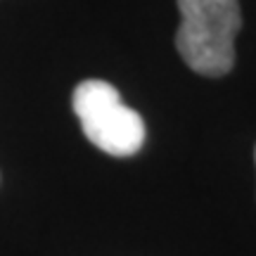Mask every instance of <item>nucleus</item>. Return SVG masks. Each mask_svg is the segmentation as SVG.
I'll list each match as a JSON object with an SVG mask.
<instances>
[{
	"instance_id": "1",
	"label": "nucleus",
	"mask_w": 256,
	"mask_h": 256,
	"mask_svg": "<svg viewBox=\"0 0 256 256\" xmlns=\"http://www.w3.org/2000/svg\"><path fill=\"white\" fill-rule=\"evenodd\" d=\"M180 26L176 48L202 76H226L235 64V36L242 28L238 0H178Z\"/></svg>"
},
{
	"instance_id": "2",
	"label": "nucleus",
	"mask_w": 256,
	"mask_h": 256,
	"mask_svg": "<svg viewBox=\"0 0 256 256\" xmlns=\"http://www.w3.org/2000/svg\"><path fill=\"white\" fill-rule=\"evenodd\" d=\"M74 114L86 138L112 156H130L145 142V121L124 104L119 90L107 81H81L72 98Z\"/></svg>"
}]
</instances>
